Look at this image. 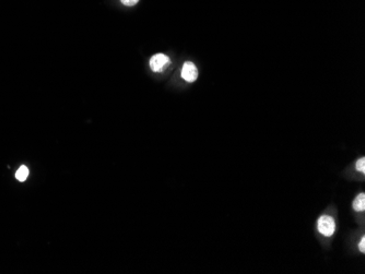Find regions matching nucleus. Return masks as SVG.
Masks as SVG:
<instances>
[{
  "mask_svg": "<svg viewBox=\"0 0 365 274\" xmlns=\"http://www.w3.org/2000/svg\"><path fill=\"white\" fill-rule=\"evenodd\" d=\"M28 176H29V168L25 165L21 166V168L16 172V177L19 182H26Z\"/></svg>",
  "mask_w": 365,
  "mask_h": 274,
  "instance_id": "obj_5",
  "label": "nucleus"
},
{
  "mask_svg": "<svg viewBox=\"0 0 365 274\" xmlns=\"http://www.w3.org/2000/svg\"><path fill=\"white\" fill-rule=\"evenodd\" d=\"M353 209L357 212H363L365 210V194H358V196L353 201Z\"/></svg>",
  "mask_w": 365,
  "mask_h": 274,
  "instance_id": "obj_4",
  "label": "nucleus"
},
{
  "mask_svg": "<svg viewBox=\"0 0 365 274\" xmlns=\"http://www.w3.org/2000/svg\"><path fill=\"white\" fill-rule=\"evenodd\" d=\"M358 248H360V250H361L362 252H365V238H364V237H362L360 245H358Z\"/></svg>",
  "mask_w": 365,
  "mask_h": 274,
  "instance_id": "obj_8",
  "label": "nucleus"
},
{
  "mask_svg": "<svg viewBox=\"0 0 365 274\" xmlns=\"http://www.w3.org/2000/svg\"><path fill=\"white\" fill-rule=\"evenodd\" d=\"M121 2L123 4L127 6V7H133V6L139 2V0H121Z\"/></svg>",
  "mask_w": 365,
  "mask_h": 274,
  "instance_id": "obj_7",
  "label": "nucleus"
},
{
  "mask_svg": "<svg viewBox=\"0 0 365 274\" xmlns=\"http://www.w3.org/2000/svg\"><path fill=\"white\" fill-rule=\"evenodd\" d=\"M171 64L170 58L164 54H155L150 59V68L154 72H162Z\"/></svg>",
  "mask_w": 365,
  "mask_h": 274,
  "instance_id": "obj_2",
  "label": "nucleus"
},
{
  "mask_svg": "<svg viewBox=\"0 0 365 274\" xmlns=\"http://www.w3.org/2000/svg\"><path fill=\"white\" fill-rule=\"evenodd\" d=\"M182 76L185 81L195 82L198 78V70L196 66L190 62H185L182 69Z\"/></svg>",
  "mask_w": 365,
  "mask_h": 274,
  "instance_id": "obj_3",
  "label": "nucleus"
},
{
  "mask_svg": "<svg viewBox=\"0 0 365 274\" xmlns=\"http://www.w3.org/2000/svg\"><path fill=\"white\" fill-rule=\"evenodd\" d=\"M317 230L320 234L326 237H330L333 235L334 230H336V224H334L333 218L328 216H322L318 218L317 223Z\"/></svg>",
  "mask_w": 365,
  "mask_h": 274,
  "instance_id": "obj_1",
  "label": "nucleus"
},
{
  "mask_svg": "<svg viewBox=\"0 0 365 274\" xmlns=\"http://www.w3.org/2000/svg\"><path fill=\"white\" fill-rule=\"evenodd\" d=\"M356 170L358 172H363V174L365 172V158H358V160L356 162Z\"/></svg>",
  "mask_w": 365,
  "mask_h": 274,
  "instance_id": "obj_6",
  "label": "nucleus"
}]
</instances>
